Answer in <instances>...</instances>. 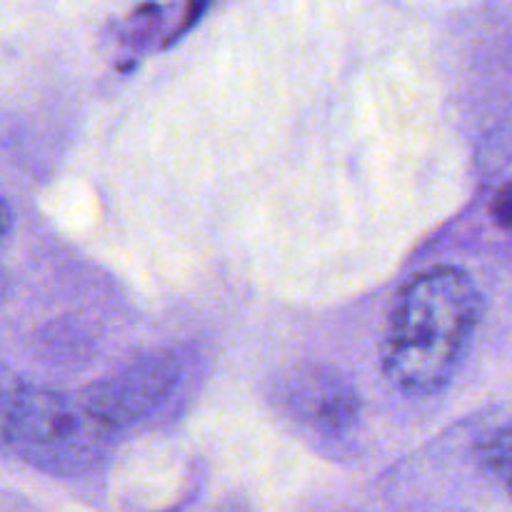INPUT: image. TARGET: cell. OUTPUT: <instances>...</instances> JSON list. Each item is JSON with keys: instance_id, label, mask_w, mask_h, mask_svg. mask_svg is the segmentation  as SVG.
<instances>
[{"instance_id": "cell-1", "label": "cell", "mask_w": 512, "mask_h": 512, "mask_svg": "<svg viewBox=\"0 0 512 512\" xmlns=\"http://www.w3.org/2000/svg\"><path fill=\"white\" fill-rule=\"evenodd\" d=\"M483 318V295L453 265L423 270L400 290L383 345V370L405 395L425 398L450 383Z\"/></svg>"}, {"instance_id": "cell-2", "label": "cell", "mask_w": 512, "mask_h": 512, "mask_svg": "<svg viewBox=\"0 0 512 512\" xmlns=\"http://www.w3.org/2000/svg\"><path fill=\"white\" fill-rule=\"evenodd\" d=\"M108 428L83 400L20 383L0 373V443L33 468L53 475H80L108 450Z\"/></svg>"}, {"instance_id": "cell-3", "label": "cell", "mask_w": 512, "mask_h": 512, "mask_svg": "<svg viewBox=\"0 0 512 512\" xmlns=\"http://www.w3.org/2000/svg\"><path fill=\"white\" fill-rule=\"evenodd\" d=\"M180 378V360L175 353H150L130 363L113 378L93 385L80 395L88 413L110 433L153 413L170 395Z\"/></svg>"}, {"instance_id": "cell-4", "label": "cell", "mask_w": 512, "mask_h": 512, "mask_svg": "<svg viewBox=\"0 0 512 512\" xmlns=\"http://www.w3.org/2000/svg\"><path fill=\"white\" fill-rule=\"evenodd\" d=\"M288 398L295 413L320 433L343 435L358 423V393L335 373L313 370L298 375Z\"/></svg>"}, {"instance_id": "cell-5", "label": "cell", "mask_w": 512, "mask_h": 512, "mask_svg": "<svg viewBox=\"0 0 512 512\" xmlns=\"http://www.w3.org/2000/svg\"><path fill=\"white\" fill-rule=\"evenodd\" d=\"M485 460L512 495V425L500 430L485 448Z\"/></svg>"}, {"instance_id": "cell-6", "label": "cell", "mask_w": 512, "mask_h": 512, "mask_svg": "<svg viewBox=\"0 0 512 512\" xmlns=\"http://www.w3.org/2000/svg\"><path fill=\"white\" fill-rule=\"evenodd\" d=\"M493 215L505 230H510L512 233V183L505 185V188H500L498 195H495Z\"/></svg>"}, {"instance_id": "cell-7", "label": "cell", "mask_w": 512, "mask_h": 512, "mask_svg": "<svg viewBox=\"0 0 512 512\" xmlns=\"http://www.w3.org/2000/svg\"><path fill=\"white\" fill-rule=\"evenodd\" d=\"M10 228H13V210H10V205L0 198V243H3L5 235L10 233Z\"/></svg>"}, {"instance_id": "cell-8", "label": "cell", "mask_w": 512, "mask_h": 512, "mask_svg": "<svg viewBox=\"0 0 512 512\" xmlns=\"http://www.w3.org/2000/svg\"><path fill=\"white\" fill-rule=\"evenodd\" d=\"M5 293H8V280H5V275H3V270H0V303H3V298H5Z\"/></svg>"}, {"instance_id": "cell-9", "label": "cell", "mask_w": 512, "mask_h": 512, "mask_svg": "<svg viewBox=\"0 0 512 512\" xmlns=\"http://www.w3.org/2000/svg\"><path fill=\"white\" fill-rule=\"evenodd\" d=\"M228 512H240V510H238V508H235V510H228Z\"/></svg>"}]
</instances>
